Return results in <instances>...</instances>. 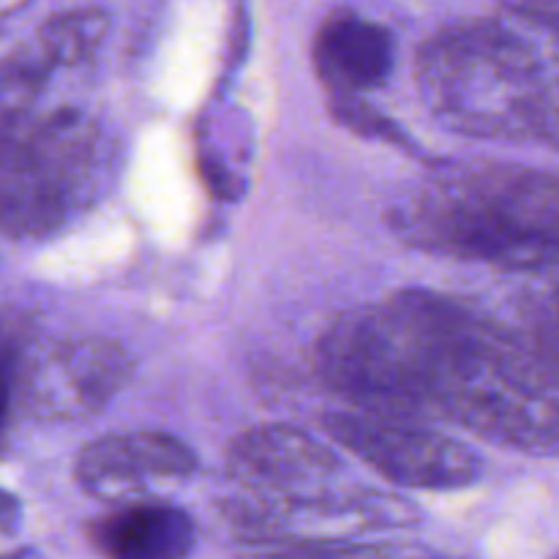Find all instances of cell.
<instances>
[{"label":"cell","instance_id":"obj_14","mask_svg":"<svg viewBox=\"0 0 559 559\" xmlns=\"http://www.w3.org/2000/svg\"><path fill=\"white\" fill-rule=\"evenodd\" d=\"M516 20L559 33V0H500Z\"/></svg>","mask_w":559,"mask_h":559},{"label":"cell","instance_id":"obj_8","mask_svg":"<svg viewBox=\"0 0 559 559\" xmlns=\"http://www.w3.org/2000/svg\"><path fill=\"white\" fill-rule=\"evenodd\" d=\"M197 456L178 437L162 431H129L102 437L80 451L74 478L85 495L123 506L156 484L191 478Z\"/></svg>","mask_w":559,"mask_h":559},{"label":"cell","instance_id":"obj_1","mask_svg":"<svg viewBox=\"0 0 559 559\" xmlns=\"http://www.w3.org/2000/svg\"><path fill=\"white\" fill-rule=\"evenodd\" d=\"M314 369L355 409L440 418L511 451L559 456V385L480 306L407 289L347 311L317 342Z\"/></svg>","mask_w":559,"mask_h":559},{"label":"cell","instance_id":"obj_3","mask_svg":"<svg viewBox=\"0 0 559 559\" xmlns=\"http://www.w3.org/2000/svg\"><path fill=\"white\" fill-rule=\"evenodd\" d=\"M404 243L508 273L559 271V175L464 162L418 180L391 207Z\"/></svg>","mask_w":559,"mask_h":559},{"label":"cell","instance_id":"obj_9","mask_svg":"<svg viewBox=\"0 0 559 559\" xmlns=\"http://www.w3.org/2000/svg\"><path fill=\"white\" fill-rule=\"evenodd\" d=\"M311 63L331 96H364L391 76L396 38L380 22L353 9L325 16L311 44Z\"/></svg>","mask_w":559,"mask_h":559},{"label":"cell","instance_id":"obj_4","mask_svg":"<svg viewBox=\"0 0 559 559\" xmlns=\"http://www.w3.org/2000/svg\"><path fill=\"white\" fill-rule=\"evenodd\" d=\"M109 140L82 109L3 120V233L11 240L47 238L102 194Z\"/></svg>","mask_w":559,"mask_h":559},{"label":"cell","instance_id":"obj_10","mask_svg":"<svg viewBox=\"0 0 559 559\" xmlns=\"http://www.w3.org/2000/svg\"><path fill=\"white\" fill-rule=\"evenodd\" d=\"M87 538L104 559H186L197 527L180 508L134 500L87 524Z\"/></svg>","mask_w":559,"mask_h":559},{"label":"cell","instance_id":"obj_15","mask_svg":"<svg viewBox=\"0 0 559 559\" xmlns=\"http://www.w3.org/2000/svg\"><path fill=\"white\" fill-rule=\"evenodd\" d=\"M385 559H445V557H429V555H420V551H404V549H396V546H393L391 555H388Z\"/></svg>","mask_w":559,"mask_h":559},{"label":"cell","instance_id":"obj_13","mask_svg":"<svg viewBox=\"0 0 559 559\" xmlns=\"http://www.w3.org/2000/svg\"><path fill=\"white\" fill-rule=\"evenodd\" d=\"M393 546L347 544V540H276L262 544L246 559H385Z\"/></svg>","mask_w":559,"mask_h":559},{"label":"cell","instance_id":"obj_5","mask_svg":"<svg viewBox=\"0 0 559 559\" xmlns=\"http://www.w3.org/2000/svg\"><path fill=\"white\" fill-rule=\"evenodd\" d=\"M5 429L11 420H82L102 413L134 374L118 342L41 338L25 311L5 314Z\"/></svg>","mask_w":559,"mask_h":559},{"label":"cell","instance_id":"obj_2","mask_svg":"<svg viewBox=\"0 0 559 559\" xmlns=\"http://www.w3.org/2000/svg\"><path fill=\"white\" fill-rule=\"evenodd\" d=\"M524 25L464 20L426 38L415 82L442 126L475 140L559 147V33Z\"/></svg>","mask_w":559,"mask_h":559},{"label":"cell","instance_id":"obj_6","mask_svg":"<svg viewBox=\"0 0 559 559\" xmlns=\"http://www.w3.org/2000/svg\"><path fill=\"white\" fill-rule=\"evenodd\" d=\"M322 429L336 445L404 489L451 491L480 478L469 448L415 418L371 413H328Z\"/></svg>","mask_w":559,"mask_h":559},{"label":"cell","instance_id":"obj_11","mask_svg":"<svg viewBox=\"0 0 559 559\" xmlns=\"http://www.w3.org/2000/svg\"><path fill=\"white\" fill-rule=\"evenodd\" d=\"M486 311L533 366L559 385V271L533 273L527 284L508 289Z\"/></svg>","mask_w":559,"mask_h":559},{"label":"cell","instance_id":"obj_7","mask_svg":"<svg viewBox=\"0 0 559 559\" xmlns=\"http://www.w3.org/2000/svg\"><path fill=\"white\" fill-rule=\"evenodd\" d=\"M229 473L260 500H304L336 491L344 464L320 440L293 426H260L229 448Z\"/></svg>","mask_w":559,"mask_h":559},{"label":"cell","instance_id":"obj_12","mask_svg":"<svg viewBox=\"0 0 559 559\" xmlns=\"http://www.w3.org/2000/svg\"><path fill=\"white\" fill-rule=\"evenodd\" d=\"M109 20L98 9H80L55 14L52 20L44 22L38 31L36 55L44 63L52 66H76L87 63L102 47L107 36Z\"/></svg>","mask_w":559,"mask_h":559}]
</instances>
